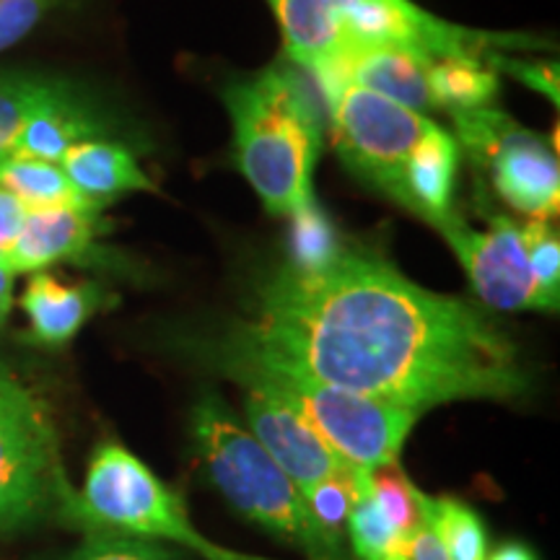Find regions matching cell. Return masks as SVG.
Segmentation results:
<instances>
[{
  "label": "cell",
  "instance_id": "1",
  "mask_svg": "<svg viewBox=\"0 0 560 560\" xmlns=\"http://www.w3.org/2000/svg\"><path fill=\"white\" fill-rule=\"evenodd\" d=\"M219 363L296 369L423 412L527 392L514 342L465 299L441 296L361 249L322 270L283 265L215 348Z\"/></svg>",
  "mask_w": 560,
  "mask_h": 560
},
{
  "label": "cell",
  "instance_id": "2",
  "mask_svg": "<svg viewBox=\"0 0 560 560\" xmlns=\"http://www.w3.org/2000/svg\"><path fill=\"white\" fill-rule=\"evenodd\" d=\"M234 122L236 164L272 215L291 219L314 200L322 145L319 107L296 70L270 68L223 94Z\"/></svg>",
  "mask_w": 560,
  "mask_h": 560
},
{
  "label": "cell",
  "instance_id": "3",
  "mask_svg": "<svg viewBox=\"0 0 560 560\" xmlns=\"http://www.w3.org/2000/svg\"><path fill=\"white\" fill-rule=\"evenodd\" d=\"M192 436L210 480L244 520L296 545L310 560L348 558L340 537L319 527L301 490L257 439L236 423L221 397L206 395L195 405Z\"/></svg>",
  "mask_w": 560,
  "mask_h": 560
},
{
  "label": "cell",
  "instance_id": "4",
  "mask_svg": "<svg viewBox=\"0 0 560 560\" xmlns=\"http://www.w3.org/2000/svg\"><path fill=\"white\" fill-rule=\"evenodd\" d=\"M242 384H255L289 405L353 470H387L397 465L420 412L402 405L327 384L296 369L265 363H221Z\"/></svg>",
  "mask_w": 560,
  "mask_h": 560
},
{
  "label": "cell",
  "instance_id": "5",
  "mask_svg": "<svg viewBox=\"0 0 560 560\" xmlns=\"http://www.w3.org/2000/svg\"><path fill=\"white\" fill-rule=\"evenodd\" d=\"M62 514L89 532L161 537L206 560H272L221 548L195 527L185 501L117 441H104L89 462L83 488H66Z\"/></svg>",
  "mask_w": 560,
  "mask_h": 560
},
{
  "label": "cell",
  "instance_id": "6",
  "mask_svg": "<svg viewBox=\"0 0 560 560\" xmlns=\"http://www.w3.org/2000/svg\"><path fill=\"white\" fill-rule=\"evenodd\" d=\"M66 488L45 402L0 371V532L26 527Z\"/></svg>",
  "mask_w": 560,
  "mask_h": 560
},
{
  "label": "cell",
  "instance_id": "7",
  "mask_svg": "<svg viewBox=\"0 0 560 560\" xmlns=\"http://www.w3.org/2000/svg\"><path fill=\"white\" fill-rule=\"evenodd\" d=\"M327 107L348 170L395 200L405 161L436 122L359 83H340L327 96Z\"/></svg>",
  "mask_w": 560,
  "mask_h": 560
},
{
  "label": "cell",
  "instance_id": "8",
  "mask_svg": "<svg viewBox=\"0 0 560 560\" xmlns=\"http://www.w3.org/2000/svg\"><path fill=\"white\" fill-rule=\"evenodd\" d=\"M452 115L465 149L475 164L488 166L493 187L511 208L535 221H548L558 213V159L535 132L490 107Z\"/></svg>",
  "mask_w": 560,
  "mask_h": 560
},
{
  "label": "cell",
  "instance_id": "9",
  "mask_svg": "<svg viewBox=\"0 0 560 560\" xmlns=\"http://www.w3.org/2000/svg\"><path fill=\"white\" fill-rule=\"evenodd\" d=\"M490 223L488 231H475L452 213L436 229L459 257L482 304L501 312L545 310L522 226L503 215H490Z\"/></svg>",
  "mask_w": 560,
  "mask_h": 560
},
{
  "label": "cell",
  "instance_id": "10",
  "mask_svg": "<svg viewBox=\"0 0 560 560\" xmlns=\"http://www.w3.org/2000/svg\"><path fill=\"white\" fill-rule=\"evenodd\" d=\"M244 389H247L244 408H247L249 433L278 462L280 470L289 475L299 490L332 478V475L353 470L338 459V454L289 405H283L278 397L255 387V384H244Z\"/></svg>",
  "mask_w": 560,
  "mask_h": 560
},
{
  "label": "cell",
  "instance_id": "11",
  "mask_svg": "<svg viewBox=\"0 0 560 560\" xmlns=\"http://www.w3.org/2000/svg\"><path fill=\"white\" fill-rule=\"evenodd\" d=\"M431 60L408 47H361L342 52L332 66L312 70L314 79L327 96L340 83H359L387 100L416 112L436 107L429 86Z\"/></svg>",
  "mask_w": 560,
  "mask_h": 560
},
{
  "label": "cell",
  "instance_id": "12",
  "mask_svg": "<svg viewBox=\"0 0 560 560\" xmlns=\"http://www.w3.org/2000/svg\"><path fill=\"white\" fill-rule=\"evenodd\" d=\"M102 221L96 208L55 206L26 210L16 240L0 262L16 272H39L62 260H79L94 249Z\"/></svg>",
  "mask_w": 560,
  "mask_h": 560
},
{
  "label": "cell",
  "instance_id": "13",
  "mask_svg": "<svg viewBox=\"0 0 560 560\" xmlns=\"http://www.w3.org/2000/svg\"><path fill=\"white\" fill-rule=\"evenodd\" d=\"M276 11L285 52L296 66H332L346 47V21L355 0H268Z\"/></svg>",
  "mask_w": 560,
  "mask_h": 560
},
{
  "label": "cell",
  "instance_id": "14",
  "mask_svg": "<svg viewBox=\"0 0 560 560\" xmlns=\"http://www.w3.org/2000/svg\"><path fill=\"white\" fill-rule=\"evenodd\" d=\"M102 289L94 283H62L50 272H34L21 310L30 317L32 340L39 346H66L102 310Z\"/></svg>",
  "mask_w": 560,
  "mask_h": 560
},
{
  "label": "cell",
  "instance_id": "15",
  "mask_svg": "<svg viewBox=\"0 0 560 560\" xmlns=\"http://www.w3.org/2000/svg\"><path fill=\"white\" fill-rule=\"evenodd\" d=\"M457 143L444 130L433 128L405 161L395 200L418 213L433 229L454 213L452 190L457 174Z\"/></svg>",
  "mask_w": 560,
  "mask_h": 560
},
{
  "label": "cell",
  "instance_id": "16",
  "mask_svg": "<svg viewBox=\"0 0 560 560\" xmlns=\"http://www.w3.org/2000/svg\"><path fill=\"white\" fill-rule=\"evenodd\" d=\"M62 172L91 206L104 208L125 192H156L138 159L120 143L81 140L60 159Z\"/></svg>",
  "mask_w": 560,
  "mask_h": 560
},
{
  "label": "cell",
  "instance_id": "17",
  "mask_svg": "<svg viewBox=\"0 0 560 560\" xmlns=\"http://www.w3.org/2000/svg\"><path fill=\"white\" fill-rule=\"evenodd\" d=\"M100 130L102 125L96 122V117L75 102L66 89L58 100L45 104L26 120L11 153L60 164L68 149H73L81 140H89Z\"/></svg>",
  "mask_w": 560,
  "mask_h": 560
},
{
  "label": "cell",
  "instance_id": "18",
  "mask_svg": "<svg viewBox=\"0 0 560 560\" xmlns=\"http://www.w3.org/2000/svg\"><path fill=\"white\" fill-rule=\"evenodd\" d=\"M420 522L436 537L446 560H486L488 558V532L475 511L457 499H433L412 486Z\"/></svg>",
  "mask_w": 560,
  "mask_h": 560
},
{
  "label": "cell",
  "instance_id": "19",
  "mask_svg": "<svg viewBox=\"0 0 560 560\" xmlns=\"http://www.w3.org/2000/svg\"><path fill=\"white\" fill-rule=\"evenodd\" d=\"M0 187L11 192L26 210L55 206L96 208L75 190L60 164L21 156V153H9L5 159H0Z\"/></svg>",
  "mask_w": 560,
  "mask_h": 560
},
{
  "label": "cell",
  "instance_id": "20",
  "mask_svg": "<svg viewBox=\"0 0 560 560\" xmlns=\"http://www.w3.org/2000/svg\"><path fill=\"white\" fill-rule=\"evenodd\" d=\"M355 495L348 514V535L359 560H410L412 535L395 527L371 495V472L355 470Z\"/></svg>",
  "mask_w": 560,
  "mask_h": 560
},
{
  "label": "cell",
  "instance_id": "21",
  "mask_svg": "<svg viewBox=\"0 0 560 560\" xmlns=\"http://www.w3.org/2000/svg\"><path fill=\"white\" fill-rule=\"evenodd\" d=\"M429 86L436 107L467 112L488 107L493 102L499 81H495V73L482 68V60L441 58L431 62Z\"/></svg>",
  "mask_w": 560,
  "mask_h": 560
},
{
  "label": "cell",
  "instance_id": "22",
  "mask_svg": "<svg viewBox=\"0 0 560 560\" xmlns=\"http://www.w3.org/2000/svg\"><path fill=\"white\" fill-rule=\"evenodd\" d=\"M62 91L66 86L58 81L0 70V159L13 151L21 128L34 112L58 100Z\"/></svg>",
  "mask_w": 560,
  "mask_h": 560
},
{
  "label": "cell",
  "instance_id": "23",
  "mask_svg": "<svg viewBox=\"0 0 560 560\" xmlns=\"http://www.w3.org/2000/svg\"><path fill=\"white\" fill-rule=\"evenodd\" d=\"M291 219V268L306 272L322 270L342 255L346 247H342L338 231L317 208V202L312 200L310 206L301 208Z\"/></svg>",
  "mask_w": 560,
  "mask_h": 560
},
{
  "label": "cell",
  "instance_id": "24",
  "mask_svg": "<svg viewBox=\"0 0 560 560\" xmlns=\"http://www.w3.org/2000/svg\"><path fill=\"white\" fill-rule=\"evenodd\" d=\"M524 244H527V257L535 272L537 289H540L545 312L558 310L560 299V244L558 234L550 231L548 221H529L522 226Z\"/></svg>",
  "mask_w": 560,
  "mask_h": 560
},
{
  "label": "cell",
  "instance_id": "25",
  "mask_svg": "<svg viewBox=\"0 0 560 560\" xmlns=\"http://www.w3.org/2000/svg\"><path fill=\"white\" fill-rule=\"evenodd\" d=\"M353 475L355 470L332 475V478H325L301 490L304 503L310 506L312 516L317 520L319 527L330 532L335 537H340V540H342V529L348 527L350 506H353V495H355Z\"/></svg>",
  "mask_w": 560,
  "mask_h": 560
},
{
  "label": "cell",
  "instance_id": "26",
  "mask_svg": "<svg viewBox=\"0 0 560 560\" xmlns=\"http://www.w3.org/2000/svg\"><path fill=\"white\" fill-rule=\"evenodd\" d=\"M68 560H185L164 545L120 532H89L86 542Z\"/></svg>",
  "mask_w": 560,
  "mask_h": 560
},
{
  "label": "cell",
  "instance_id": "27",
  "mask_svg": "<svg viewBox=\"0 0 560 560\" xmlns=\"http://www.w3.org/2000/svg\"><path fill=\"white\" fill-rule=\"evenodd\" d=\"M371 495H374L376 506L387 520L400 527L402 532L412 535L420 527V516L416 509V501H412V486L408 478L402 475H392L389 467L387 470H376L371 472Z\"/></svg>",
  "mask_w": 560,
  "mask_h": 560
},
{
  "label": "cell",
  "instance_id": "28",
  "mask_svg": "<svg viewBox=\"0 0 560 560\" xmlns=\"http://www.w3.org/2000/svg\"><path fill=\"white\" fill-rule=\"evenodd\" d=\"M52 0H0V52L30 34Z\"/></svg>",
  "mask_w": 560,
  "mask_h": 560
},
{
  "label": "cell",
  "instance_id": "29",
  "mask_svg": "<svg viewBox=\"0 0 560 560\" xmlns=\"http://www.w3.org/2000/svg\"><path fill=\"white\" fill-rule=\"evenodd\" d=\"M493 66H499L509 73H514L516 79L527 83V86L542 91L545 96H550L552 102H558V66L550 62H524V60H506L493 55Z\"/></svg>",
  "mask_w": 560,
  "mask_h": 560
},
{
  "label": "cell",
  "instance_id": "30",
  "mask_svg": "<svg viewBox=\"0 0 560 560\" xmlns=\"http://www.w3.org/2000/svg\"><path fill=\"white\" fill-rule=\"evenodd\" d=\"M26 208L13 198L11 192H5L0 187V257L5 255V249L11 247L13 240H16L21 223H24Z\"/></svg>",
  "mask_w": 560,
  "mask_h": 560
},
{
  "label": "cell",
  "instance_id": "31",
  "mask_svg": "<svg viewBox=\"0 0 560 560\" xmlns=\"http://www.w3.org/2000/svg\"><path fill=\"white\" fill-rule=\"evenodd\" d=\"M410 560H446L439 540H436V537H433V532L425 527L423 522H420V527L412 532Z\"/></svg>",
  "mask_w": 560,
  "mask_h": 560
},
{
  "label": "cell",
  "instance_id": "32",
  "mask_svg": "<svg viewBox=\"0 0 560 560\" xmlns=\"http://www.w3.org/2000/svg\"><path fill=\"white\" fill-rule=\"evenodd\" d=\"M13 272L0 262V325H3L5 317H9L13 306Z\"/></svg>",
  "mask_w": 560,
  "mask_h": 560
},
{
  "label": "cell",
  "instance_id": "33",
  "mask_svg": "<svg viewBox=\"0 0 560 560\" xmlns=\"http://www.w3.org/2000/svg\"><path fill=\"white\" fill-rule=\"evenodd\" d=\"M486 560H537V556L527 548V545L506 542V545H501L495 552H490Z\"/></svg>",
  "mask_w": 560,
  "mask_h": 560
}]
</instances>
